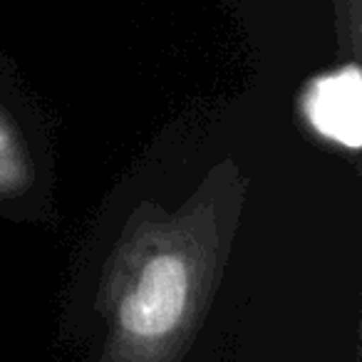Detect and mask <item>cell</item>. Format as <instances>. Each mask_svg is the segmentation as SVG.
I'll use <instances>...</instances> for the list:
<instances>
[{
	"label": "cell",
	"instance_id": "7a4b0ae2",
	"mask_svg": "<svg viewBox=\"0 0 362 362\" xmlns=\"http://www.w3.org/2000/svg\"><path fill=\"white\" fill-rule=\"evenodd\" d=\"M303 112L310 127L325 139L347 149L362 141V80L355 65L337 67L310 82L303 97Z\"/></svg>",
	"mask_w": 362,
	"mask_h": 362
},
{
	"label": "cell",
	"instance_id": "6da1fadb",
	"mask_svg": "<svg viewBox=\"0 0 362 362\" xmlns=\"http://www.w3.org/2000/svg\"><path fill=\"white\" fill-rule=\"evenodd\" d=\"M189 303V266L176 253H156L141 266L119 308L122 330L134 340H161L181 322Z\"/></svg>",
	"mask_w": 362,
	"mask_h": 362
},
{
	"label": "cell",
	"instance_id": "3957f363",
	"mask_svg": "<svg viewBox=\"0 0 362 362\" xmlns=\"http://www.w3.org/2000/svg\"><path fill=\"white\" fill-rule=\"evenodd\" d=\"M0 136H3V134H0Z\"/></svg>",
	"mask_w": 362,
	"mask_h": 362
}]
</instances>
